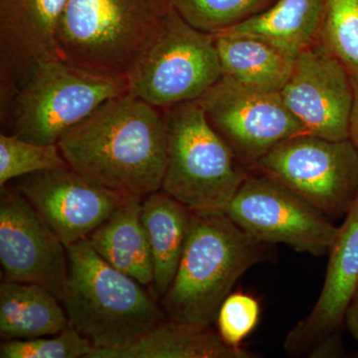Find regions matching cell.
I'll return each instance as SVG.
<instances>
[{"mask_svg": "<svg viewBox=\"0 0 358 358\" xmlns=\"http://www.w3.org/2000/svg\"><path fill=\"white\" fill-rule=\"evenodd\" d=\"M173 10V0H68L58 26L59 56L127 78Z\"/></svg>", "mask_w": 358, "mask_h": 358, "instance_id": "obj_4", "label": "cell"}, {"mask_svg": "<svg viewBox=\"0 0 358 358\" xmlns=\"http://www.w3.org/2000/svg\"><path fill=\"white\" fill-rule=\"evenodd\" d=\"M253 169L329 218L345 216L358 196V152L350 138L300 134L273 148Z\"/></svg>", "mask_w": 358, "mask_h": 358, "instance_id": "obj_8", "label": "cell"}, {"mask_svg": "<svg viewBox=\"0 0 358 358\" xmlns=\"http://www.w3.org/2000/svg\"><path fill=\"white\" fill-rule=\"evenodd\" d=\"M62 299L70 326L96 348L90 358L124 350L166 320L140 282L106 262L83 239L67 247Z\"/></svg>", "mask_w": 358, "mask_h": 358, "instance_id": "obj_2", "label": "cell"}, {"mask_svg": "<svg viewBox=\"0 0 358 358\" xmlns=\"http://www.w3.org/2000/svg\"><path fill=\"white\" fill-rule=\"evenodd\" d=\"M62 167L69 166L57 143L40 145L0 134V187L22 176Z\"/></svg>", "mask_w": 358, "mask_h": 358, "instance_id": "obj_24", "label": "cell"}, {"mask_svg": "<svg viewBox=\"0 0 358 358\" xmlns=\"http://www.w3.org/2000/svg\"><path fill=\"white\" fill-rule=\"evenodd\" d=\"M96 348L76 329L68 327L55 336L3 341L1 358H90Z\"/></svg>", "mask_w": 358, "mask_h": 358, "instance_id": "obj_25", "label": "cell"}, {"mask_svg": "<svg viewBox=\"0 0 358 358\" xmlns=\"http://www.w3.org/2000/svg\"><path fill=\"white\" fill-rule=\"evenodd\" d=\"M329 255L317 303L285 338L284 350L292 357H345V313L358 287V196L339 227Z\"/></svg>", "mask_w": 358, "mask_h": 358, "instance_id": "obj_11", "label": "cell"}, {"mask_svg": "<svg viewBox=\"0 0 358 358\" xmlns=\"http://www.w3.org/2000/svg\"><path fill=\"white\" fill-rule=\"evenodd\" d=\"M68 0H0V103L42 63L60 58L57 33Z\"/></svg>", "mask_w": 358, "mask_h": 358, "instance_id": "obj_15", "label": "cell"}, {"mask_svg": "<svg viewBox=\"0 0 358 358\" xmlns=\"http://www.w3.org/2000/svg\"><path fill=\"white\" fill-rule=\"evenodd\" d=\"M345 327L350 336L358 341V287L346 310Z\"/></svg>", "mask_w": 358, "mask_h": 358, "instance_id": "obj_27", "label": "cell"}, {"mask_svg": "<svg viewBox=\"0 0 358 358\" xmlns=\"http://www.w3.org/2000/svg\"><path fill=\"white\" fill-rule=\"evenodd\" d=\"M164 113L167 162L162 190L193 213L225 212L248 169L212 128L199 101Z\"/></svg>", "mask_w": 358, "mask_h": 358, "instance_id": "obj_6", "label": "cell"}, {"mask_svg": "<svg viewBox=\"0 0 358 358\" xmlns=\"http://www.w3.org/2000/svg\"><path fill=\"white\" fill-rule=\"evenodd\" d=\"M268 246L224 212L193 213L178 271L162 298L167 319L211 327L240 278L268 258Z\"/></svg>", "mask_w": 358, "mask_h": 358, "instance_id": "obj_3", "label": "cell"}, {"mask_svg": "<svg viewBox=\"0 0 358 358\" xmlns=\"http://www.w3.org/2000/svg\"><path fill=\"white\" fill-rule=\"evenodd\" d=\"M350 138L358 152V86H355V102L350 117Z\"/></svg>", "mask_w": 358, "mask_h": 358, "instance_id": "obj_28", "label": "cell"}, {"mask_svg": "<svg viewBox=\"0 0 358 358\" xmlns=\"http://www.w3.org/2000/svg\"><path fill=\"white\" fill-rule=\"evenodd\" d=\"M319 42L358 86V0H324Z\"/></svg>", "mask_w": 358, "mask_h": 358, "instance_id": "obj_22", "label": "cell"}, {"mask_svg": "<svg viewBox=\"0 0 358 358\" xmlns=\"http://www.w3.org/2000/svg\"><path fill=\"white\" fill-rule=\"evenodd\" d=\"M224 213L262 243L315 257L329 255L338 234L324 213L261 173L249 174Z\"/></svg>", "mask_w": 358, "mask_h": 358, "instance_id": "obj_9", "label": "cell"}, {"mask_svg": "<svg viewBox=\"0 0 358 358\" xmlns=\"http://www.w3.org/2000/svg\"><path fill=\"white\" fill-rule=\"evenodd\" d=\"M281 95L308 134L331 141L350 138L355 84L319 41L294 59Z\"/></svg>", "mask_w": 358, "mask_h": 358, "instance_id": "obj_13", "label": "cell"}, {"mask_svg": "<svg viewBox=\"0 0 358 358\" xmlns=\"http://www.w3.org/2000/svg\"><path fill=\"white\" fill-rule=\"evenodd\" d=\"M57 145L70 169L96 185L141 199L162 189L167 162L164 110L129 92L103 103Z\"/></svg>", "mask_w": 358, "mask_h": 358, "instance_id": "obj_1", "label": "cell"}, {"mask_svg": "<svg viewBox=\"0 0 358 358\" xmlns=\"http://www.w3.org/2000/svg\"><path fill=\"white\" fill-rule=\"evenodd\" d=\"M260 315V303L254 296L240 292L231 293L219 308L215 322L217 333L228 345L241 346L258 324Z\"/></svg>", "mask_w": 358, "mask_h": 358, "instance_id": "obj_26", "label": "cell"}, {"mask_svg": "<svg viewBox=\"0 0 358 358\" xmlns=\"http://www.w3.org/2000/svg\"><path fill=\"white\" fill-rule=\"evenodd\" d=\"M275 0H173V9L193 27L217 34L265 10Z\"/></svg>", "mask_w": 358, "mask_h": 358, "instance_id": "obj_23", "label": "cell"}, {"mask_svg": "<svg viewBox=\"0 0 358 358\" xmlns=\"http://www.w3.org/2000/svg\"><path fill=\"white\" fill-rule=\"evenodd\" d=\"M128 92L127 78L99 74L61 58L48 61L0 103L1 133L54 145L103 103Z\"/></svg>", "mask_w": 358, "mask_h": 358, "instance_id": "obj_5", "label": "cell"}, {"mask_svg": "<svg viewBox=\"0 0 358 358\" xmlns=\"http://www.w3.org/2000/svg\"><path fill=\"white\" fill-rule=\"evenodd\" d=\"M197 101L212 128L247 169L282 141L308 134L281 92L259 91L222 76Z\"/></svg>", "mask_w": 358, "mask_h": 358, "instance_id": "obj_10", "label": "cell"}, {"mask_svg": "<svg viewBox=\"0 0 358 358\" xmlns=\"http://www.w3.org/2000/svg\"><path fill=\"white\" fill-rule=\"evenodd\" d=\"M59 299L36 284H0V338L2 341L55 336L70 327Z\"/></svg>", "mask_w": 358, "mask_h": 358, "instance_id": "obj_20", "label": "cell"}, {"mask_svg": "<svg viewBox=\"0 0 358 358\" xmlns=\"http://www.w3.org/2000/svg\"><path fill=\"white\" fill-rule=\"evenodd\" d=\"M322 11L324 0H275L265 10L219 33L262 40L296 59L319 41Z\"/></svg>", "mask_w": 358, "mask_h": 358, "instance_id": "obj_18", "label": "cell"}, {"mask_svg": "<svg viewBox=\"0 0 358 358\" xmlns=\"http://www.w3.org/2000/svg\"><path fill=\"white\" fill-rule=\"evenodd\" d=\"M143 199L127 195L107 220L89 235V244L99 256L117 270L152 287V254L141 221Z\"/></svg>", "mask_w": 358, "mask_h": 358, "instance_id": "obj_16", "label": "cell"}, {"mask_svg": "<svg viewBox=\"0 0 358 358\" xmlns=\"http://www.w3.org/2000/svg\"><path fill=\"white\" fill-rule=\"evenodd\" d=\"M214 35L223 76L259 91H282L293 71L294 58L262 40Z\"/></svg>", "mask_w": 358, "mask_h": 358, "instance_id": "obj_21", "label": "cell"}, {"mask_svg": "<svg viewBox=\"0 0 358 358\" xmlns=\"http://www.w3.org/2000/svg\"><path fill=\"white\" fill-rule=\"evenodd\" d=\"M28 200L66 247L86 239L122 204V194L85 178L70 167L15 179Z\"/></svg>", "mask_w": 358, "mask_h": 358, "instance_id": "obj_14", "label": "cell"}, {"mask_svg": "<svg viewBox=\"0 0 358 358\" xmlns=\"http://www.w3.org/2000/svg\"><path fill=\"white\" fill-rule=\"evenodd\" d=\"M0 263L6 281L36 284L64 296L67 247L15 187H0Z\"/></svg>", "mask_w": 358, "mask_h": 358, "instance_id": "obj_12", "label": "cell"}, {"mask_svg": "<svg viewBox=\"0 0 358 358\" xmlns=\"http://www.w3.org/2000/svg\"><path fill=\"white\" fill-rule=\"evenodd\" d=\"M193 212L164 190L141 202V221L152 254L154 296L162 299L171 287L192 222Z\"/></svg>", "mask_w": 358, "mask_h": 358, "instance_id": "obj_17", "label": "cell"}, {"mask_svg": "<svg viewBox=\"0 0 358 358\" xmlns=\"http://www.w3.org/2000/svg\"><path fill=\"white\" fill-rule=\"evenodd\" d=\"M260 353L226 343L211 327L164 320L124 350L100 358H258Z\"/></svg>", "mask_w": 358, "mask_h": 358, "instance_id": "obj_19", "label": "cell"}, {"mask_svg": "<svg viewBox=\"0 0 358 358\" xmlns=\"http://www.w3.org/2000/svg\"><path fill=\"white\" fill-rule=\"evenodd\" d=\"M223 76L215 35L171 11L127 76L129 93L166 109L197 101Z\"/></svg>", "mask_w": 358, "mask_h": 358, "instance_id": "obj_7", "label": "cell"}]
</instances>
